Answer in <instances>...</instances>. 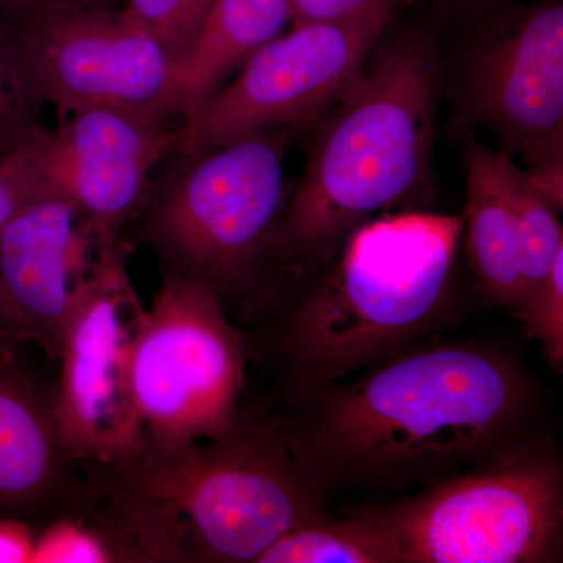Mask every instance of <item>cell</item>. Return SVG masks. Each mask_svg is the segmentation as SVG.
Returning <instances> with one entry per match:
<instances>
[{"instance_id": "1", "label": "cell", "mask_w": 563, "mask_h": 563, "mask_svg": "<svg viewBox=\"0 0 563 563\" xmlns=\"http://www.w3.org/2000/svg\"><path fill=\"white\" fill-rule=\"evenodd\" d=\"M532 401L531 380L506 352L443 343L287 396L274 421L303 476L331 501L465 472L525 440Z\"/></svg>"}, {"instance_id": "2", "label": "cell", "mask_w": 563, "mask_h": 563, "mask_svg": "<svg viewBox=\"0 0 563 563\" xmlns=\"http://www.w3.org/2000/svg\"><path fill=\"white\" fill-rule=\"evenodd\" d=\"M81 472L88 499L139 563H257L285 533L329 512L274 417L246 404L221 435L135 444Z\"/></svg>"}, {"instance_id": "3", "label": "cell", "mask_w": 563, "mask_h": 563, "mask_svg": "<svg viewBox=\"0 0 563 563\" xmlns=\"http://www.w3.org/2000/svg\"><path fill=\"white\" fill-rule=\"evenodd\" d=\"M465 217L407 210L362 222L331 273L261 333L287 396L417 347L451 320Z\"/></svg>"}, {"instance_id": "4", "label": "cell", "mask_w": 563, "mask_h": 563, "mask_svg": "<svg viewBox=\"0 0 563 563\" xmlns=\"http://www.w3.org/2000/svg\"><path fill=\"white\" fill-rule=\"evenodd\" d=\"M335 102L277 229L274 261L290 272L331 262L362 222L431 192L437 122L431 36L402 33L373 49Z\"/></svg>"}, {"instance_id": "5", "label": "cell", "mask_w": 563, "mask_h": 563, "mask_svg": "<svg viewBox=\"0 0 563 563\" xmlns=\"http://www.w3.org/2000/svg\"><path fill=\"white\" fill-rule=\"evenodd\" d=\"M401 563H548L562 558L563 472L532 440L412 496L358 507Z\"/></svg>"}, {"instance_id": "6", "label": "cell", "mask_w": 563, "mask_h": 563, "mask_svg": "<svg viewBox=\"0 0 563 563\" xmlns=\"http://www.w3.org/2000/svg\"><path fill=\"white\" fill-rule=\"evenodd\" d=\"M288 132L251 133L198 154V161L163 192L144 225L165 273L209 282L225 309L242 301L265 262L287 207Z\"/></svg>"}, {"instance_id": "7", "label": "cell", "mask_w": 563, "mask_h": 563, "mask_svg": "<svg viewBox=\"0 0 563 563\" xmlns=\"http://www.w3.org/2000/svg\"><path fill=\"white\" fill-rule=\"evenodd\" d=\"M246 333L209 282L163 273L133 347L131 391L136 444H177L221 435L244 406Z\"/></svg>"}, {"instance_id": "8", "label": "cell", "mask_w": 563, "mask_h": 563, "mask_svg": "<svg viewBox=\"0 0 563 563\" xmlns=\"http://www.w3.org/2000/svg\"><path fill=\"white\" fill-rule=\"evenodd\" d=\"M9 9L29 79L58 114L110 110L157 125L177 114L176 63L120 10L49 0Z\"/></svg>"}, {"instance_id": "9", "label": "cell", "mask_w": 563, "mask_h": 563, "mask_svg": "<svg viewBox=\"0 0 563 563\" xmlns=\"http://www.w3.org/2000/svg\"><path fill=\"white\" fill-rule=\"evenodd\" d=\"M393 16L380 11L357 20L291 25L180 125L179 151L202 154L313 117L357 76Z\"/></svg>"}, {"instance_id": "10", "label": "cell", "mask_w": 563, "mask_h": 563, "mask_svg": "<svg viewBox=\"0 0 563 563\" xmlns=\"http://www.w3.org/2000/svg\"><path fill=\"white\" fill-rule=\"evenodd\" d=\"M466 121L484 125L501 154L520 157L533 184L563 202V7L539 5L484 36L459 85Z\"/></svg>"}, {"instance_id": "11", "label": "cell", "mask_w": 563, "mask_h": 563, "mask_svg": "<svg viewBox=\"0 0 563 563\" xmlns=\"http://www.w3.org/2000/svg\"><path fill=\"white\" fill-rule=\"evenodd\" d=\"M128 251L74 203L29 202L0 228V320L57 363L70 321Z\"/></svg>"}, {"instance_id": "12", "label": "cell", "mask_w": 563, "mask_h": 563, "mask_svg": "<svg viewBox=\"0 0 563 563\" xmlns=\"http://www.w3.org/2000/svg\"><path fill=\"white\" fill-rule=\"evenodd\" d=\"M129 251L70 321L57 361V415L70 454L84 466L136 444L131 372L146 303L128 266Z\"/></svg>"}, {"instance_id": "13", "label": "cell", "mask_w": 563, "mask_h": 563, "mask_svg": "<svg viewBox=\"0 0 563 563\" xmlns=\"http://www.w3.org/2000/svg\"><path fill=\"white\" fill-rule=\"evenodd\" d=\"M180 125L150 124L110 110L60 114L55 128H36L14 154L38 198L74 203L121 233L141 203L150 174L179 150Z\"/></svg>"}, {"instance_id": "14", "label": "cell", "mask_w": 563, "mask_h": 563, "mask_svg": "<svg viewBox=\"0 0 563 563\" xmlns=\"http://www.w3.org/2000/svg\"><path fill=\"white\" fill-rule=\"evenodd\" d=\"M87 498L57 415V363L0 328V517L38 528Z\"/></svg>"}, {"instance_id": "15", "label": "cell", "mask_w": 563, "mask_h": 563, "mask_svg": "<svg viewBox=\"0 0 563 563\" xmlns=\"http://www.w3.org/2000/svg\"><path fill=\"white\" fill-rule=\"evenodd\" d=\"M463 162L468 261L485 295L517 313L521 299L520 229L504 174V155L465 132Z\"/></svg>"}, {"instance_id": "16", "label": "cell", "mask_w": 563, "mask_h": 563, "mask_svg": "<svg viewBox=\"0 0 563 563\" xmlns=\"http://www.w3.org/2000/svg\"><path fill=\"white\" fill-rule=\"evenodd\" d=\"M288 24L290 0H213L195 43L176 68V111L181 124Z\"/></svg>"}, {"instance_id": "17", "label": "cell", "mask_w": 563, "mask_h": 563, "mask_svg": "<svg viewBox=\"0 0 563 563\" xmlns=\"http://www.w3.org/2000/svg\"><path fill=\"white\" fill-rule=\"evenodd\" d=\"M257 563H401V559L376 521L358 507H344L285 533Z\"/></svg>"}, {"instance_id": "18", "label": "cell", "mask_w": 563, "mask_h": 563, "mask_svg": "<svg viewBox=\"0 0 563 563\" xmlns=\"http://www.w3.org/2000/svg\"><path fill=\"white\" fill-rule=\"evenodd\" d=\"M504 174L520 229L521 299L515 317L523 322L563 254V229L558 217L561 209L506 155Z\"/></svg>"}, {"instance_id": "19", "label": "cell", "mask_w": 563, "mask_h": 563, "mask_svg": "<svg viewBox=\"0 0 563 563\" xmlns=\"http://www.w3.org/2000/svg\"><path fill=\"white\" fill-rule=\"evenodd\" d=\"M33 563H139L131 544L90 501L36 528Z\"/></svg>"}, {"instance_id": "20", "label": "cell", "mask_w": 563, "mask_h": 563, "mask_svg": "<svg viewBox=\"0 0 563 563\" xmlns=\"http://www.w3.org/2000/svg\"><path fill=\"white\" fill-rule=\"evenodd\" d=\"M43 106L22 60L13 14L0 5V158L40 128Z\"/></svg>"}, {"instance_id": "21", "label": "cell", "mask_w": 563, "mask_h": 563, "mask_svg": "<svg viewBox=\"0 0 563 563\" xmlns=\"http://www.w3.org/2000/svg\"><path fill=\"white\" fill-rule=\"evenodd\" d=\"M213 0H122L121 13L162 44L177 65L201 31Z\"/></svg>"}, {"instance_id": "22", "label": "cell", "mask_w": 563, "mask_h": 563, "mask_svg": "<svg viewBox=\"0 0 563 563\" xmlns=\"http://www.w3.org/2000/svg\"><path fill=\"white\" fill-rule=\"evenodd\" d=\"M523 324L531 339L542 344L544 358L555 372L563 366V254L555 261L547 284Z\"/></svg>"}, {"instance_id": "23", "label": "cell", "mask_w": 563, "mask_h": 563, "mask_svg": "<svg viewBox=\"0 0 563 563\" xmlns=\"http://www.w3.org/2000/svg\"><path fill=\"white\" fill-rule=\"evenodd\" d=\"M291 25L357 20L366 14L395 13L402 0H290Z\"/></svg>"}, {"instance_id": "24", "label": "cell", "mask_w": 563, "mask_h": 563, "mask_svg": "<svg viewBox=\"0 0 563 563\" xmlns=\"http://www.w3.org/2000/svg\"><path fill=\"white\" fill-rule=\"evenodd\" d=\"M38 199L24 166L14 152L0 158V228L29 202Z\"/></svg>"}, {"instance_id": "25", "label": "cell", "mask_w": 563, "mask_h": 563, "mask_svg": "<svg viewBox=\"0 0 563 563\" xmlns=\"http://www.w3.org/2000/svg\"><path fill=\"white\" fill-rule=\"evenodd\" d=\"M35 526L13 517H0V563H33Z\"/></svg>"}, {"instance_id": "26", "label": "cell", "mask_w": 563, "mask_h": 563, "mask_svg": "<svg viewBox=\"0 0 563 563\" xmlns=\"http://www.w3.org/2000/svg\"><path fill=\"white\" fill-rule=\"evenodd\" d=\"M49 2L66 3L77 7H111L113 0H49Z\"/></svg>"}, {"instance_id": "27", "label": "cell", "mask_w": 563, "mask_h": 563, "mask_svg": "<svg viewBox=\"0 0 563 563\" xmlns=\"http://www.w3.org/2000/svg\"><path fill=\"white\" fill-rule=\"evenodd\" d=\"M25 2H29V0H0V5H21Z\"/></svg>"}, {"instance_id": "28", "label": "cell", "mask_w": 563, "mask_h": 563, "mask_svg": "<svg viewBox=\"0 0 563 563\" xmlns=\"http://www.w3.org/2000/svg\"><path fill=\"white\" fill-rule=\"evenodd\" d=\"M409 2H412V0H402V5H407Z\"/></svg>"}, {"instance_id": "29", "label": "cell", "mask_w": 563, "mask_h": 563, "mask_svg": "<svg viewBox=\"0 0 563 563\" xmlns=\"http://www.w3.org/2000/svg\"><path fill=\"white\" fill-rule=\"evenodd\" d=\"M0 328H5V325H3L2 320H0ZM5 329H7V328H5ZM9 331H10V329H9Z\"/></svg>"}]
</instances>
